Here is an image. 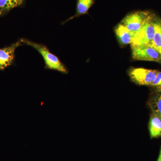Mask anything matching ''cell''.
<instances>
[{"label":"cell","mask_w":161,"mask_h":161,"mask_svg":"<svg viewBox=\"0 0 161 161\" xmlns=\"http://www.w3.org/2000/svg\"><path fill=\"white\" fill-rule=\"evenodd\" d=\"M20 41L22 43L29 45L39 52L43 57L45 64V68L47 69L55 70L64 74L68 73L64 64L57 56L49 51L47 47L26 39H20Z\"/></svg>","instance_id":"1"},{"label":"cell","mask_w":161,"mask_h":161,"mask_svg":"<svg viewBox=\"0 0 161 161\" xmlns=\"http://www.w3.org/2000/svg\"><path fill=\"white\" fill-rule=\"evenodd\" d=\"M156 18L154 15L150 13L142 26L133 36L131 47L151 45L155 34Z\"/></svg>","instance_id":"2"},{"label":"cell","mask_w":161,"mask_h":161,"mask_svg":"<svg viewBox=\"0 0 161 161\" xmlns=\"http://www.w3.org/2000/svg\"><path fill=\"white\" fill-rule=\"evenodd\" d=\"M150 13L146 11L132 12L127 14L120 23L134 36L142 26Z\"/></svg>","instance_id":"3"},{"label":"cell","mask_w":161,"mask_h":161,"mask_svg":"<svg viewBox=\"0 0 161 161\" xmlns=\"http://www.w3.org/2000/svg\"><path fill=\"white\" fill-rule=\"evenodd\" d=\"M158 71L142 68H134L129 70V75L134 83L140 86H151Z\"/></svg>","instance_id":"4"},{"label":"cell","mask_w":161,"mask_h":161,"mask_svg":"<svg viewBox=\"0 0 161 161\" xmlns=\"http://www.w3.org/2000/svg\"><path fill=\"white\" fill-rule=\"evenodd\" d=\"M132 57L134 60L161 62L159 53L151 45L132 46Z\"/></svg>","instance_id":"5"},{"label":"cell","mask_w":161,"mask_h":161,"mask_svg":"<svg viewBox=\"0 0 161 161\" xmlns=\"http://www.w3.org/2000/svg\"><path fill=\"white\" fill-rule=\"evenodd\" d=\"M22 44L19 40L10 46L0 48V71L11 65L14 60L16 49Z\"/></svg>","instance_id":"6"},{"label":"cell","mask_w":161,"mask_h":161,"mask_svg":"<svg viewBox=\"0 0 161 161\" xmlns=\"http://www.w3.org/2000/svg\"><path fill=\"white\" fill-rule=\"evenodd\" d=\"M115 33L119 42L122 45H128L132 43L133 34L121 23L119 24L115 27Z\"/></svg>","instance_id":"7"},{"label":"cell","mask_w":161,"mask_h":161,"mask_svg":"<svg viewBox=\"0 0 161 161\" xmlns=\"http://www.w3.org/2000/svg\"><path fill=\"white\" fill-rule=\"evenodd\" d=\"M149 130L151 138L161 136V116L152 113L149 122Z\"/></svg>","instance_id":"8"},{"label":"cell","mask_w":161,"mask_h":161,"mask_svg":"<svg viewBox=\"0 0 161 161\" xmlns=\"http://www.w3.org/2000/svg\"><path fill=\"white\" fill-rule=\"evenodd\" d=\"M95 0H77L76 14L65 22H64V23L74 18L79 17L80 16L87 14L89 10L93 6Z\"/></svg>","instance_id":"9"},{"label":"cell","mask_w":161,"mask_h":161,"mask_svg":"<svg viewBox=\"0 0 161 161\" xmlns=\"http://www.w3.org/2000/svg\"><path fill=\"white\" fill-rule=\"evenodd\" d=\"M154 27L155 34L150 45L157 51L161 57V20L159 19L156 18Z\"/></svg>","instance_id":"10"},{"label":"cell","mask_w":161,"mask_h":161,"mask_svg":"<svg viewBox=\"0 0 161 161\" xmlns=\"http://www.w3.org/2000/svg\"><path fill=\"white\" fill-rule=\"evenodd\" d=\"M24 0H0V16L11 9L22 6Z\"/></svg>","instance_id":"11"},{"label":"cell","mask_w":161,"mask_h":161,"mask_svg":"<svg viewBox=\"0 0 161 161\" xmlns=\"http://www.w3.org/2000/svg\"><path fill=\"white\" fill-rule=\"evenodd\" d=\"M149 104L153 113L161 116V94L152 98Z\"/></svg>","instance_id":"12"},{"label":"cell","mask_w":161,"mask_h":161,"mask_svg":"<svg viewBox=\"0 0 161 161\" xmlns=\"http://www.w3.org/2000/svg\"><path fill=\"white\" fill-rule=\"evenodd\" d=\"M158 92H161V72H158L156 78L151 85Z\"/></svg>","instance_id":"13"},{"label":"cell","mask_w":161,"mask_h":161,"mask_svg":"<svg viewBox=\"0 0 161 161\" xmlns=\"http://www.w3.org/2000/svg\"><path fill=\"white\" fill-rule=\"evenodd\" d=\"M157 161H161V148L159 154L158 158Z\"/></svg>","instance_id":"14"}]
</instances>
